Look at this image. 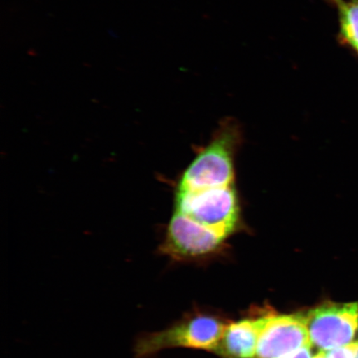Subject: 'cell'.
<instances>
[{
	"mask_svg": "<svg viewBox=\"0 0 358 358\" xmlns=\"http://www.w3.org/2000/svg\"><path fill=\"white\" fill-rule=\"evenodd\" d=\"M243 141L239 123L224 120L182 173L176 189L199 190L235 185V159Z\"/></svg>",
	"mask_w": 358,
	"mask_h": 358,
	"instance_id": "cell-1",
	"label": "cell"
},
{
	"mask_svg": "<svg viewBox=\"0 0 358 358\" xmlns=\"http://www.w3.org/2000/svg\"><path fill=\"white\" fill-rule=\"evenodd\" d=\"M173 213L230 238L245 229L236 185L215 189H176Z\"/></svg>",
	"mask_w": 358,
	"mask_h": 358,
	"instance_id": "cell-2",
	"label": "cell"
},
{
	"mask_svg": "<svg viewBox=\"0 0 358 358\" xmlns=\"http://www.w3.org/2000/svg\"><path fill=\"white\" fill-rule=\"evenodd\" d=\"M212 316L191 315L157 332L142 333L134 340V358H155L170 348L216 351L227 328Z\"/></svg>",
	"mask_w": 358,
	"mask_h": 358,
	"instance_id": "cell-3",
	"label": "cell"
},
{
	"mask_svg": "<svg viewBox=\"0 0 358 358\" xmlns=\"http://www.w3.org/2000/svg\"><path fill=\"white\" fill-rule=\"evenodd\" d=\"M228 237L173 213L159 252L173 262L199 261L221 252Z\"/></svg>",
	"mask_w": 358,
	"mask_h": 358,
	"instance_id": "cell-4",
	"label": "cell"
},
{
	"mask_svg": "<svg viewBox=\"0 0 358 358\" xmlns=\"http://www.w3.org/2000/svg\"><path fill=\"white\" fill-rule=\"evenodd\" d=\"M306 315L312 348L319 351L348 345L358 331V301L324 302Z\"/></svg>",
	"mask_w": 358,
	"mask_h": 358,
	"instance_id": "cell-5",
	"label": "cell"
},
{
	"mask_svg": "<svg viewBox=\"0 0 358 358\" xmlns=\"http://www.w3.org/2000/svg\"><path fill=\"white\" fill-rule=\"evenodd\" d=\"M312 346L306 313L266 315L257 358H280Z\"/></svg>",
	"mask_w": 358,
	"mask_h": 358,
	"instance_id": "cell-6",
	"label": "cell"
},
{
	"mask_svg": "<svg viewBox=\"0 0 358 358\" xmlns=\"http://www.w3.org/2000/svg\"><path fill=\"white\" fill-rule=\"evenodd\" d=\"M266 320V315L227 325L214 352L222 358H257L259 335Z\"/></svg>",
	"mask_w": 358,
	"mask_h": 358,
	"instance_id": "cell-7",
	"label": "cell"
},
{
	"mask_svg": "<svg viewBox=\"0 0 358 358\" xmlns=\"http://www.w3.org/2000/svg\"><path fill=\"white\" fill-rule=\"evenodd\" d=\"M339 19V36L342 41L358 49V0H332Z\"/></svg>",
	"mask_w": 358,
	"mask_h": 358,
	"instance_id": "cell-8",
	"label": "cell"
},
{
	"mask_svg": "<svg viewBox=\"0 0 358 358\" xmlns=\"http://www.w3.org/2000/svg\"><path fill=\"white\" fill-rule=\"evenodd\" d=\"M358 351V341L352 342L346 346L339 347L327 351L328 358H355Z\"/></svg>",
	"mask_w": 358,
	"mask_h": 358,
	"instance_id": "cell-9",
	"label": "cell"
},
{
	"mask_svg": "<svg viewBox=\"0 0 358 358\" xmlns=\"http://www.w3.org/2000/svg\"><path fill=\"white\" fill-rule=\"evenodd\" d=\"M312 346L304 347L298 351L290 353L289 355L280 358H313L311 352Z\"/></svg>",
	"mask_w": 358,
	"mask_h": 358,
	"instance_id": "cell-10",
	"label": "cell"
},
{
	"mask_svg": "<svg viewBox=\"0 0 358 358\" xmlns=\"http://www.w3.org/2000/svg\"><path fill=\"white\" fill-rule=\"evenodd\" d=\"M313 358H328V357H327L325 351H320L315 356H313Z\"/></svg>",
	"mask_w": 358,
	"mask_h": 358,
	"instance_id": "cell-11",
	"label": "cell"
},
{
	"mask_svg": "<svg viewBox=\"0 0 358 358\" xmlns=\"http://www.w3.org/2000/svg\"><path fill=\"white\" fill-rule=\"evenodd\" d=\"M355 358H358V351H357V355H356Z\"/></svg>",
	"mask_w": 358,
	"mask_h": 358,
	"instance_id": "cell-12",
	"label": "cell"
},
{
	"mask_svg": "<svg viewBox=\"0 0 358 358\" xmlns=\"http://www.w3.org/2000/svg\"><path fill=\"white\" fill-rule=\"evenodd\" d=\"M357 52H358V49H357Z\"/></svg>",
	"mask_w": 358,
	"mask_h": 358,
	"instance_id": "cell-13",
	"label": "cell"
}]
</instances>
